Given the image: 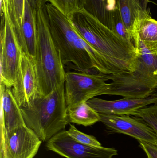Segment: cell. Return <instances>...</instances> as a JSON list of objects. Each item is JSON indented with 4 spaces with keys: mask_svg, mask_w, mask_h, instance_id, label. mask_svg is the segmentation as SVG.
<instances>
[{
    "mask_svg": "<svg viewBox=\"0 0 157 158\" xmlns=\"http://www.w3.org/2000/svg\"><path fill=\"white\" fill-rule=\"evenodd\" d=\"M69 18L83 40L109 64L117 75L134 70L137 55L135 46L120 38L86 8Z\"/></svg>",
    "mask_w": 157,
    "mask_h": 158,
    "instance_id": "cell-1",
    "label": "cell"
},
{
    "mask_svg": "<svg viewBox=\"0 0 157 158\" xmlns=\"http://www.w3.org/2000/svg\"><path fill=\"white\" fill-rule=\"evenodd\" d=\"M4 2L15 33L19 31L25 13V0H2Z\"/></svg>",
    "mask_w": 157,
    "mask_h": 158,
    "instance_id": "cell-18",
    "label": "cell"
},
{
    "mask_svg": "<svg viewBox=\"0 0 157 158\" xmlns=\"http://www.w3.org/2000/svg\"><path fill=\"white\" fill-rule=\"evenodd\" d=\"M131 116L140 118L154 130L157 135V103L140 109Z\"/></svg>",
    "mask_w": 157,
    "mask_h": 158,
    "instance_id": "cell-21",
    "label": "cell"
},
{
    "mask_svg": "<svg viewBox=\"0 0 157 158\" xmlns=\"http://www.w3.org/2000/svg\"><path fill=\"white\" fill-rule=\"evenodd\" d=\"M37 41L34 57L41 95L49 94L65 81L66 72L53 39L44 7L37 10Z\"/></svg>",
    "mask_w": 157,
    "mask_h": 158,
    "instance_id": "cell-5",
    "label": "cell"
},
{
    "mask_svg": "<svg viewBox=\"0 0 157 158\" xmlns=\"http://www.w3.org/2000/svg\"><path fill=\"white\" fill-rule=\"evenodd\" d=\"M47 144L49 150L66 158H112L118 154L113 148L87 145L77 142L64 130Z\"/></svg>",
    "mask_w": 157,
    "mask_h": 158,
    "instance_id": "cell-9",
    "label": "cell"
},
{
    "mask_svg": "<svg viewBox=\"0 0 157 158\" xmlns=\"http://www.w3.org/2000/svg\"><path fill=\"white\" fill-rule=\"evenodd\" d=\"M1 14V84L11 88L19 70L23 51L3 1Z\"/></svg>",
    "mask_w": 157,
    "mask_h": 158,
    "instance_id": "cell-6",
    "label": "cell"
},
{
    "mask_svg": "<svg viewBox=\"0 0 157 158\" xmlns=\"http://www.w3.org/2000/svg\"><path fill=\"white\" fill-rule=\"evenodd\" d=\"M65 82L47 95H39L28 106L20 107L27 127L42 142L65 129L69 122Z\"/></svg>",
    "mask_w": 157,
    "mask_h": 158,
    "instance_id": "cell-2",
    "label": "cell"
},
{
    "mask_svg": "<svg viewBox=\"0 0 157 158\" xmlns=\"http://www.w3.org/2000/svg\"><path fill=\"white\" fill-rule=\"evenodd\" d=\"M41 142L26 125L9 131L1 128L0 158H34Z\"/></svg>",
    "mask_w": 157,
    "mask_h": 158,
    "instance_id": "cell-8",
    "label": "cell"
},
{
    "mask_svg": "<svg viewBox=\"0 0 157 158\" xmlns=\"http://www.w3.org/2000/svg\"><path fill=\"white\" fill-rule=\"evenodd\" d=\"M11 88L1 84V128L7 131L26 125Z\"/></svg>",
    "mask_w": 157,
    "mask_h": 158,
    "instance_id": "cell-13",
    "label": "cell"
},
{
    "mask_svg": "<svg viewBox=\"0 0 157 158\" xmlns=\"http://www.w3.org/2000/svg\"><path fill=\"white\" fill-rule=\"evenodd\" d=\"M37 35V10L31 7L28 0H25L22 25L16 36L22 51L34 57L36 56Z\"/></svg>",
    "mask_w": 157,
    "mask_h": 158,
    "instance_id": "cell-14",
    "label": "cell"
},
{
    "mask_svg": "<svg viewBox=\"0 0 157 158\" xmlns=\"http://www.w3.org/2000/svg\"><path fill=\"white\" fill-rule=\"evenodd\" d=\"M136 35V39L141 41L151 54L157 55V20L149 14L141 20Z\"/></svg>",
    "mask_w": 157,
    "mask_h": 158,
    "instance_id": "cell-17",
    "label": "cell"
},
{
    "mask_svg": "<svg viewBox=\"0 0 157 158\" xmlns=\"http://www.w3.org/2000/svg\"><path fill=\"white\" fill-rule=\"evenodd\" d=\"M108 75L99 72L66 73L65 89L67 106L104 95L109 87V83H106L109 80Z\"/></svg>",
    "mask_w": 157,
    "mask_h": 158,
    "instance_id": "cell-7",
    "label": "cell"
},
{
    "mask_svg": "<svg viewBox=\"0 0 157 158\" xmlns=\"http://www.w3.org/2000/svg\"><path fill=\"white\" fill-rule=\"evenodd\" d=\"M67 114L69 122L78 125L91 126L100 122L99 113L85 101L68 106Z\"/></svg>",
    "mask_w": 157,
    "mask_h": 158,
    "instance_id": "cell-16",
    "label": "cell"
},
{
    "mask_svg": "<svg viewBox=\"0 0 157 158\" xmlns=\"http://www.w3.org/2000/svg\"><path fill=\"white\" fill-rule=\"evenodd\" d=\"M31 7L35 10L44 7L47 3V0H28Z\"/></svg>",
    "mask_w": 157,
    "mask_h": 158,
    "instance_id": "cell-24",
    "label": "cell"
},
{
    "mask_svg": "<svg viewBox=\"0 0 157 158\" xmlns=\"http://www.w3.org/2000/svg\"><path fill=\"white\" fill-rule=\"evenodd\" d=\"M88 0H47L60 12L70 17L74 13L85 8Z\"/></svg>",
    "mask_w": 157,
    "mask_h": 158,
    "instance_id": "cell-20",
    "label": "cell"
},
{
    "mask_svg": "<svg viewBox=\"0 0 157 158\" xmlns=\"http://www.w3.org/2000/svg\"><path fill=\"white\" fill-rule=\"evenodd\" d=\"M90 106L99 114L108 115H131L136 110L157 103V94L146 98H124L115 100H107L93 98L87 101Z\"/></svg>",
    "mask_w": 157,
    "mask_h": 158,
    "instance_id": "cell-12",
    "label": "cell"
},
{
    "mask_svg": "<svg viewBox=\"0 0 157 158\" xmlns=\"http://www.w3.org/2000/svg\"><path fill=\"white\" fill-rule=\"evenodd\" d=\"M134 70L118 75H109V87L104 95L130 98H146L157 90V55L152 54L138 39Z\"/></svg>",
    "mask_w": 157,
    "mask_h": 158,
    "instance_id": "cell-3",
    "label": "cell"
},
{
    "mask_svg": "<svg viewBox=\"0 0 157 158\" xmlns=\"http://www.w3.org/2000/svg\"><path fill=\"white\" fill-rule=\"evenodd\" d=\"M44 9L51 34L64 66L72 63L80 72L98 71L87 49L88 44L78 34L70 18L49 3L45 4Z\"/></svg>",
    "mask_w": 157,
    "mask_h": 158,
    "instance_id": "cell-4",
    "label": "cell"
},
{
    "mask_svg": "<svg viewBox=\"0 0 157 158\" xmlns=\"http://www.w3.org/2000/svg\"><path fill=\"white\" fill-rule=\"evenodd\" d=\"M140 146L145 151L148 158H157V144L140 142Z\"/></svg>",
    "mask_w": 157,
    "mask_h": 158,
    "instance_id": "cell-23",
    "label": "cell"
},
{
    "mask_svg": "<svg viewBox=\"0 0 157 158\" xmlns=\"http://www.w3.org/2000/svg\"><path fill=\"white\" fill-rule=\"evenodd\" d=\"M118 4L123 20L135 41L138 26L149 13L143 10L138 0H118Z\"/></svg>",
    "mask_w": 157,
    "mask_h": 158,
    "instance_id": "cell-15",
    "label": "cell"
},
{
    "mask_svg": "<svg viewBox=\"0 0 157 158\" xmlns=\"http://www.w3.org/2000/svg\"><path fill=\"white\" fill-rule=\"evenodd\" d=\"M151 1H152V0H138L141 7L143 8V10L145 11H147V4H148V3L151 2Z\"/></svg>",
    "mask_w": 157,
    "mask_h": 158,
    "instance_id": "cell-25",
    "label": "cell"
},
{
    "mask_svg": "<svg viewBox=\"0 0 157 158\" xmlns=\"http://www.w3.org/2000/svg\"><path fill=\"white\" fill-rule=\"evenodd\" d=\"M100 122L111 131L127 135L140 142L157 144V135L153 129L140 118L131 115L99 114Z\"/></svg>",
    "mask_w": 157,
    "mask_h": 158,
    "instance_id": "cell-11",
    "label": "cell"
},
{
    "mask_svg": "<svg viewBox=\"0 0 157 158\" xmlns=\"http://www.w3.org/2000/svg\"><path fill=\"white\" fill-rule=\"evenodd\" d=\"M110 29L124 41L135 46L134 39L129 33L123 20L119 6L112 14Z\"/></svg>",
    "mask_w": 157,
    "mask_h": 158,
    "instance_id": "cell-19",
    "label": "cell"
},
{
    "mask_svg": "<svg viewBox=\"0 0 157 158\" xmlns=\"http://www.w3.org/2000/svg\"><path fill=\"white\" fill-rule=\"evenodd\" d=\"M11 90L20 107L28 106L41 95L34 56L23 52L19 70Z\"/></svg>",
    "mask_w": 157,
    "mask_h": 158,
    "instance_id": "cell-10",
    "label": "cell"
},
{
    "mask_svg": "<svg viewBox=\"0 0 157 158\" xmlns=\"http://www.w3.org/2000/svg\"><path fill=\"white\" fill-rule=\"evenodd\" d=\"M70 125L69 130L67 131V133L72 138L77 142L91 146H101V143L94 136L82 132L73 124H70Z\"/></svg>",
    "mask_w": 157,
    "mask_h": 158,
    "instance_id": "cell-22",
    "label": "cell"
}]
</instances>
